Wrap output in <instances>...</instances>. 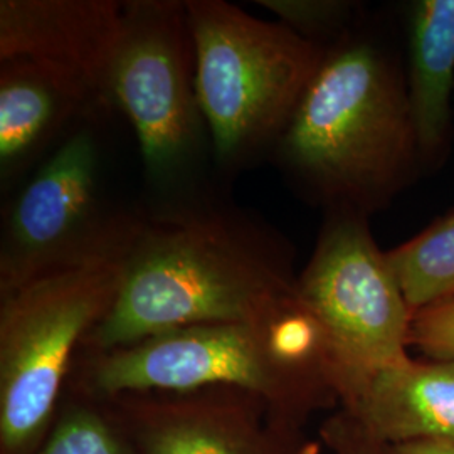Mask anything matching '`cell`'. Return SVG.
<instances>
[{"instance_id": "obj_19", "label": "cell", "mask_w": 454, "mask_h": 454, "mask_svg": "<svg viewBox=\"0 0 454 454\" xmlns=\"http://www.w3.org/2000/svg\"><path fill=\"white\" fill-rule=\"evenodd\" d=\"M392 454H454V441H426L390 446Z\"/></svg>"}, {"instance_id": "obj_3", "label": "cell", "mask_w": 454, "mask_h": 454, "mask_svg": "<svg viewBox=\"0 0 454 454\" xmlns=\"http://www.w3.org/2000/svg\"><path fill=\"white\" fill-rule=\"evenodd\" d=\"M238 387L305 429L339 409L324 330L298 290L258 318L194 325L103 352L80 350L67 390L106 399L130 392Z\"/></svg>"}, {"instance_id": "obj_4", "label": "cell", "mask_w": 454, "mask_h": 454, "mask_svg": "<svg viewBox=\"0 0 454 454\" xmlns=\"http://www.w3.org/2000/svg\"><path fill=\"white\" fill-rule=\"evenodd\" d=\"M108 97L137 138L145 217H176L229 197L197 97L185 0L123 2Z\"/></svg>"}, {"instance_id": "obj_14", "label": "cell", "mask_w": 454, "mask_h": 454, "mask_svg": "<svg viewBox=\"0 0 454 454\" xmlns=\"http://www.w3.org/2000/svg\"><path fill=\"white\" fill-rule=\"evenodd\" d=\"M412 313L454 300V211L386 251Z\"/></svg>"}, {"instance_id": "obj_6", "label": "cell", "mask_w": 454, "mask_h": 454, "mask_svg": "<svg viewBox=\"0 0 454 454\" xmlns=\"http://www.w3.org/2000/svg\"><path fill=\"white\" fill-rule=\"evenodd\" d=\"M195 88L227 189L271 159L325 49L226 0H185Z\"/></svg>"}, {"instance_id": "obj_1", "label": "cell", "mask_w": 454, "mask_h": 454, "mask_svg": "<svg viewBox=\"0 0 454 454\" xmlns=\"http://www.w3.org/2000/svg\"><path fill=\"white\" fill-rule=\"evenodd\" d=\"M290 241L231 197L176 217H145L114 307L82 350L127 347L194 325L258 318L296 290Z\"/></svg>"}, {"instance_id": "obj_11", "label": "cell", "mask_w": 454, "mask_h": 454, "mask_svg": "<svg viewBox=\"0 0 454 454\" xmlns=\"http://www.w3.org/2000/svg\"><path fill=\"white\" fill-rule=\"evenodd\" d=\"M123 2L2 0L0 61L29 58L93 88L110 106L108 76L121 34Z\"/></svg>"}, {"instance_id": "obj_17", "label": "cell", "mask_w": 454, "mask_h": 454, "mask_svg": "<svg viewBox=\"0 0 454 454\" xmlns=\"http://www.w3.org/2000/svg\"><path fill=\"white\" fill-rule=\"evenodd\" d=\"M409 347L426 358L454 360V300L414 313Z\"/></svg>"}, {"instance_id": "obj_5", "label": "cell", "mask_w": 454, "mask_h": 454, "mask_svg": "<svg viewBox=\"0 0 454 454\" xmlns=\"http://www.w3.org/2000/svg\"><path fill=\"white\" fill-rule=\"evenodd\" d=\"M116 110L88 116L2 209L0 296L37 278L125 256L144 212L114 172Z\"/></svg>"}, {"instance_id": "obj_15", "label": "cell", "mask_w": 454, "mask_h": 454, "mask_svg": "<svg viewBox=\"0 0 454 454\" xmlns=\"http://www.w3.org/2000/svg\"><path fill=\"white\" fill-rule=\"evenodd\" d=\"M34 454H138L105 401L66 390L48 438Z\"/></svg>"}, {"instance_id": "obj_7", "label": "cell", "mask_w": 454, "mask_h": 454, "mask_svg": "<svg viewBox=\"0 0 454 454\" xmlns=\"http://www.w3.org/2000/svg\"><path fill=\"white\" fill-rule=\"evenodd\" d=\"M123 256L0 296V454H34L63 404L86 337L114 307Z\"/></svg>"}, {"instance_id": "obj_12", "label": "cell", "mask_w": 454, "mask_h": 454, "mask_svg": "<svg viewBox=\"0 0 454 454\" xmlns=\"http://www.w3.org/2000/svg\"><path fill=\"white\" fill-rule=\"evenodd\" d=\"M340 409L387 446L454 441V360H414L372 375Z\"/></svg>"}, {"instance_id": "obj_13", "label": "cell", "mask_w": 454, "mask_h": 454, "mask_svg": "<svg viewBox=\"0 0 454 454\" xmlns=\"http://www.w3.org/2000/svg\"><path fill=\"white\" fill-rule=\"evenodd\" d=\"M406 86L422 165L450 142L454 91V0H419L409 16Z\"/></svg>"}, {"instance_id": "obj_8", "label": "cell", "mask_w": 454, "mask_h": 454, "mask_svg": "<svg viewBox=\"0 0 454 454\" xmlns=\"http://www.w3.org/2000/svg\"><path fill=\"white\" fill-rule=\"evenodd\" d=\"M296 290L324 330L340 406L372 375L411 358L414 313L373 239L369 215L325 212Z\"/></svg>"}, {"instance_id": "obj_2", "label": "cell", "mask_w": 454, "mask_h": 454, "mask_svg": "<svg viewBox=\"0 0 454 454\" xmlns=\"http://www.w3.org/2000/svg\"><path fill=\"white\" fill-rule=\"evenodd\" d=\"M328 211H382L421 165L406 73L358 22L322 63L270 159Z\"/></svg>"}, {"instance_id": "obj_16", "label": "cell", "mask_w": 454, "mask_h": 454, "mask_svg": "<svg viewBox=\"0 0 454 454\" xmlns=\"http://www.w3.org/2000/svg\"><path fill=\"white\" fill-rule=\"evenodd\" d=\"M254 4L322 49L337 44L360 22L357 4L347 0H254Z\"/></svg>"}, {"instance_id": "obj_10", "label": "cell", "mask_w": 454, "mask_h": 454, "mask_svg": "<svg viewBox=\"0 0 454 454\" xmlns=\"http://www.w3.org/2000/svg\"><path fill=\"white\" fill-rule=\"evenodd\" d=\"M112 108L93 88L29 58L0 61V194L4 199L88 116Z\"/></svg>"}, {"instance_id": "obj_9", "label": "cell", "mask_w": 454, "mask_h": 454, "mask_svg": "<svg viewBox=\"0 0 454 454\" xmlns=\"http://www.w3.org/2000/svg\"><path fill=\"white\" fill-rule=\"evenodd\" d=\"M101 401L138 454H315L303 427L238 387L130 392Z\"/></svg>"}, {"instance_id": "obj_18", "label": "cell", "mask_w": 454, "mask_h": 454, "mask_svg": "<svg viewBox=\"0 0 454 454\" xmlns=\"http://www.w3.org/2000/svg\"><path fill=\"white\" fill-rule=\"evenodd\" d=\"M320 439L332 454H392L390 446L369 434L345 409H335L320 427Z\"/></svg>"}]
</instances>
